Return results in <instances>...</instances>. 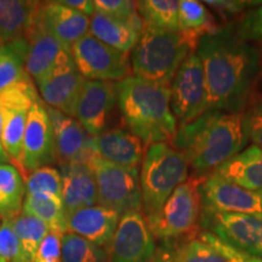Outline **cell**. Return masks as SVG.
Wrapping results in <instances>:
<instances>
[{
  "label": "cell",
  "mask_w": 262,
  "mask_h": 262,
  "mask_svg": "<svg viewBox=\"0 0 262 262\" xmlns=\"http://www.w3.org/2000/svg\"><path fill=\"white\" fill-rule=\"evenodd\" d=\"M178 0H142L136 9L145 27L164 32H180Z\"/></svg>",
  "instance_id": "29"
},
{
  "label": "cell",
  "mask_w": 262,
  "mask_h": 262,
  "mask_svg": "<svg viewBox=\"0 0 262 262\" xmlns=\"http://www.w3.org/2000/svg\"><path fill=\"white\" fill-rule=\"evenodd\" d=\"M95 155L106 162L139 169L143 159L142 141L125 129H111L93 137Z\"/></svg>",
  "instance_id": "21"
},
{
  "label": "cell",
  "mask_w": 262,
  "mask_h": 262,
  "mask_svg": "<svg viewBox=\"0 0 262 262\" xmlns=\"http://www.w3.org/2000/svg\"><path fill=\"white\" fill-rule=\"evenodd\" d=\"M228 181L251 189L262 191V149L250 146L215 170Z\"/></svg>",
  "instance_id": "24"
},
{
  "label": "cell",
  "mask_w": 262,
  "mask_h": 262,
  "mask_svg": "<svg viewBox=\"0 0 262 262\" xmlns=\"http://www.w3.org/2000/svg\"><path fill=\"white\" fill-rule=\"evenodd\" d=\"M95 11L119 21L125 22L141 35L145 24L136 9V2L129 0H94Z\"/></svg>",
  "instance_id": "33"
},
{
  "label": "cell",
  "mask_w": 262,
  "mask_h": 262,
  "mask_svg": "<svg viewBox=\"0 0 262 262\" xmlns=\"http://www.w3.org/2000/svg\"><path fill=\"white\" fill-rule=\"evenodd\" d=\"M54 131L56 162L60 165L68 163H89L95 155L93 136L75 118L68 117L47 104Z\"/></svg>",
  "instance_id": "17"
},
{
  "label": "cell",
  "mask_w": 262,
  "mask_h": 262,
  "mask_svg": "<svg viewBox=\"0 0 262 262\" xmlns=\"http://www.w3.org/2000/svg\"><path fill=\"white\" fill-rule=\"evenodd\" d=\"M26 182L12 164L0 163V217L11 220L22 212Z\"/></svg>",
  "instance_id": "27"
},
{
  "label": "cell",
  "mask_w": 262,
  "mask_h": 262,
  "mask_svg": "<svg viewBox=\"0 0 262 262\" xmlns=\"http://www.w3.org/2000/svg\"><path fill=\"white\" fill-rule=\"evenodd\" d=\"M205 5L211 6L220 14L222 17H231L245 11L247 9H253L261 5L262 2H247V0H209Z\"/></svg>",
  "instance_id": "41"
},
{
  "label": "cell",
  "mask_w": 262,
  "mask_h": 262,
  "mask_svg": "<svg viewBox=\"0 0 262 262\" xmlns=\"http://www.w3.org/2000/svg\"><path fill=\"white\" fill-rule=\"evenodd\" d=\"M199 239L214 248L216 251H219L222 256H225L231 262H262V258L250 256V255L245 254L243 251L226 244L225 242H222L221 239L215 237V235L210 233V232L204 231L203 233H201V235H199Z\"/></svg>",
  "instance_id": "39"
},
{
  "label": "cell",
  "mask_w": 262,
  "mask_h": 262,
  "mask_svg": "<svg viewBox=\"0 0 262 262\" xmlns=\"http://www.w3.org/2000/svg\"><path fill=\"white\" fill-rule=\"evenodd\" d=\"M97 185V204L116 211L142 212L139 169H129L94 157L89 162Z\"/></svg>",
  "instance_id": "7"
},
{
  "label": "cell",
  "mask_w": 262,
  "mask_h": 262,
  "mask_svg": "<svg viewBox=\"0 0 262 262\" xmlns=\"http://www.w3.org/2000/svg\"><path fill=\"white\" fill-rule=\"evenodd\" d=\"M40 6L32 0H0V45L25 38Z\"/></svg>",
  "instance_id": "23"
},
{
  "label": "cell",
  "mask_w": 262,
  "mask_h": 262,
  "mask_svg": "<svg viewBox=\"0 0 262 262\" xmlns=\"http://www.w3.org/2000/svg\"><path fill=\"white\" fill-rule=\"evenodd\" d=\"M28 45L25 38L0 45V93L31 78L26 71Z\"/></svg>",
  "instance_id": "28"
},
{
  "label": "cell",
  "mask_w": 262,
  "mask_h": 262,
  "mask_svg": "<svg viewBox=\"0 0 262 262\" xmlns=\"http://www.w3.org/2000/svg\"><path fill=\"white\" fill-rule=\"evenodd\" d=\"M61 239V234L50 232L41 242L33 262H62Z\"/></svg>",
  "instance_id": "40"
},
{
  "label": "cell",
  "mask_w": 262,
  "mask_h": 262,
  "mask_svg": "<svg viewBox=\"0 0 262 262\" xmlns=\"http://www.w3.org/2000/svg\"><path fill=\"white\" fill-rule=\"evenodd\" d=\"M9 221L19 239L26 257L29 262H33L41 242L50 233V228L39 219L24 212Z\"/></svg>",
  "instance_id": "31"
},
{
  "label": "cell",
  "mask_w": 262,
  "mask_h": 262,
  "mask_svg": "<svg viewBox=\"0 0 262 262\" xmlns=\"http://www.w3.org/2000/svg\"><path fill=\"white\" fill-rule=\"evenodd\" d=\"M247 141L243 114L210 110L193 122L180 125L172 143L196 176H208L241 153Z\"/></svg>",
  "instance_id": "2"
},
{
  "label": "cell",
  "mask_w": 262,
  "mask_h": 262,
  "mask_svg": "<svg viewBox=\"0 0 262 262\" xmlns=\"http://www.w3.org/2000/svg\"><path fill=\"white\" fill-rule=\"evenodd\" d=\"M156 242L145 215L141 211L120 216L108 248L110 262H148L156 251Z\"/></svg>",
  "instance_id": "14"
},
{
  "label": "cell",
  "mask_w": 262,
  "mask_h": 262,
  "mask_svg": "<svg viewBox=\"0 0 262 262\" xmlns=\"http://www.w3.org/2000/svg\"><path fill=\"white\" fill-rule=\"evenodd\" d=\"M196 45L198 40L182 32L145 27L130 52L131 71L135 77L170 86L180 66Z\"/></svg>",
  "instance_id": "4"
},
{
  "label": "cell",
  "mask_w": 262,
  "mask_h": 262,
  "mask_svg": "<svg viewBox=\"0 0 262 262\" xmlns=\"http://www.w3.org/2000/svg\"><path fill=\"white\" fill-rule=\"evenodd\" d=\"M0 262H8V261L4 260V258H3V257H0Z\"/></svg>",
  "instance_id": "46"
},
{
  "label": "cell",
  "mask_w": 262,
  "mask_h": 262,
  "mask_svg": "<svg viewBox=\"0 0 262 262\" xmlns=\"http://www.w3.org/2000/svg\"><path fill=\"white\" fill-rule=\"evenodd\" d=\"M85 80L86 79L78 72L71 55L37 85L42 102L66 116L75 118Z\"/></svg>",
  "instance_id": "15"
},
{
  "label": "cell",
  "mask_w": 262,
  "mask_h": 262,
  "mask_svg": "<svg viewBox=\"0 0 262 262\" xmlns=\"http://www.w3.org/2000/svg\"><path fill=\"white\" fill-rule=\"evenodd\" d=\"M202 212H227L262 217V191H251L228 181L215 171L199 185Z\"/></svg>",
  "instance_id": "11"
},
{
  "label": "cell",
  "mask_w": 262,
  "mask_h": 262,
  "mask_svg": "<svg viewBox=\"0 0 262 262\" xmlns=\"http://www.w3.org/2000/svg\"><path fill=\"white\" fill-rule=\"evenodd\" d=\"M178 262H231L199 238H189L175 247Z\"/></svg>",
  "instance_id": "35"
},
{
  "label": "cell",
  "mask_w": 262,
  "mask_h": 262,
  "mask_svg": "<svg viewBox=\"0 0 262 262\" xmlns=\"http://www.w3.org/2000/svg\"><path fill=\"white\" fill-rule=\"evenodd\" d=\"M171 111L180 125L193 122L209 111L204 68L196 51L180 66L170 85Z\"/></svg>",
  "instance_id": "9"
},
{
  "label": "cell",
  "mask_w": 262,
  "mask_h": 262,
  "mask_svg": "<svg viewBox=\"0 0 262 262\" xmlns=\"http://www.w3.org/2000/svg\"><path fill=\"white\" fill-rule=\"evenodd\" d=\"M0 163L10 164V159L8 155H6L4 146H3V118L2 112H0Z\"/></svg>",
  "instance_id": "44"
},
{
  "label": "cell",
  "mask_w": 262,
  "mask_h": 262,
  "mask_svg": "<svg viewBox=\"0 0 262 262\" xmlns=\"http://www.w3.org/2000/svg\"><path fill=\"white\" fill-rule=\"evenodd\" d=\"M117 104V83L101 80H85L75 119L90 136H97L106 127Z\"/></svg>",
  "instance_id": "16"
},
{
  "label": "cell",
  "mask_w": 262,
  "mask_h": 262,
  "mask_svg": "<svg viewBox=\"0 0 262 262\" xmlns=\"http://www.w3.org/2000/svg\"><path fill=\"white\" fill-rule=\"evenodd\" d=\"M22 212L34 216L48 225L50 232L63 235L67 232L66 211L62 198L52 194H26Z\"/></svg>",
  "instance_id": "26"
},
{
  "label": "cell",
  "mask_w": 262,
  "mask_h": 262,
  "mask_svg": "<svg viewBox=\"0 0 262 262\" xmlns=\"http://www.w3.org/2000/svg\"><path fill=\"white\" fill-rule=\"evenodd\" d=\"M38 93L31 78L18 81L0 93L3 118V146L10 162L21 172L22 142L29 111L37 102Z\"/></svg>",
  "instance_id": "8"
},
{
  "label": "cell",
  "mask_w": 262,
  "mask_h": 262,
  "mask_svg": "<svg viewBox=\"0 0 262 262\" xmlns=\"http://www.w3.org/2000/svg\"><path fill=\"white\" fill-rule=\"evenodd\" d=\"M75 67L86 80L120 81L130 77L131 64L127 54L98 40L90 33L71 49Z\"/></svg>",
  "instance_id": "10"
},
{
  "label": "cell",
  "mask_w": 262,
  "mask_h": 262,
  "mask_svg": "<svg viewBox=\"0 0 262 262\" xmlns=\"http://www.w3.org/2000/svg\"><path fill=\"white\" fill-rule=\"evenodd\" d=\"M60 172L66 215L97 204L96 179L89 163L62 164Z\"/></svg>",
  "instance_id": "20"
},
{
  "label": "cell",
  "mask_w": 262,
  "mask_h": 262,
  "mask_svg": "<svg viewBox=\"0 0 262 262\" xmlns=\"http://www.w3.org/2000/svg\"><path fill=\"white\" fill-rule=\"evenodd\" d=\"M204 68L209 111L241 113L258 70V54L235 26L203 35L195 49Z\"/></svg>",
  "instance_id": "1"
},
{
  "label": "cell",
  "mask_w": 262,
  "mask_h": 262,
  "mask_svg": "<svg viewBox=\"0 0 262 262\" xmlns=\"http://www.w3.org/2000/svg\"><path fill=\"white\" fill-rule=\"evenodd\" d=\"M25 39L28 45L26 71L35 84L44 79L58 63L71 56L42 24L40 10Z\"/></svg>",
  "instance_id": "18"
},
{
  "label": "cell",
  "mask_w": 262,
  "mask_h": 262,
  "mask_svg": "<svg viewBox=\"0 0 262 262\" xmlns=\"http://www.w3.org/2000/svg\"><path fill=\"white\" fill-rule=\"evenodd\" d=\"M89 33L108 47L129 54L139 41L140 34L125 22L95 12L90 17Z\"/></svg>",
  "instance_id": "25"
},
{
  "label": "cell",
  "mask_w": 262,
  "mask_h": 262,
  "mask_svg": "<svg viewBox=\"0 0 262 262\" xmlns=\"http://www.w3.org/2000/svg\"><path fill=\"white\" fill-rule=\"evenodd\" d=\"M26 194L44 193L62 198V178L60 170L44 166L31 172L26 179Z\"/></svg>",
  "instance_id": "34"
},
{
  "label": "cell",
  "mask_w": 262,
  "mask_h": 262,
  "mask_svg": "<svg viewBox=\"0 0 262 262\" xmlns=\"http://www.w3.org/2000/svg\"><path fill=\"white\" fill-rule=\"evenodd\" d=\"M119 220L120 215L118 212L98 204L66 215L67 232L80 235L107 250Z\"/></svg>",
  "instance_id": "19"
},
{
  "label": "cell",
  "mask_w": 262,
  "mask_h": 262,
  "mask_svg": "<svg viewBox=\"0 0 262 262\" xmlns=\"http://www.w3.org/2000/svg\"><path fill=\"white\" fill-rule=\"evenodd\" d=\"M201 225L225 242L250 256L262 258V217L227 212H202Z\"/></svg>",
  "instance_id": "12"
},
{
  "label": "cell",
  "mask_w": 262,
  "mask_h": 262,
  "mask_svg": "<svg viewBox=\"0 0 262 262\" xmlns=\"http://www.w3.org/2000/svg\"><path fill=\"white\" fill-rule=\"evenodd\" d=\"M58 3L88 16V17H91L96 12L95 11L94 0L93 2L91 0H58Z\"/></svg>",
  "instance_id": "43"
},
{
  "label": "cell",
  "mask_w": 262,
  "mask_h": 262,
  "mask_svg": "<svg viewBox=\"0 0 262 262\" xmlns=\"http://www.w3.org/2000/svg\"><path fill=\"white\" fill-rule=\"evenodd\" d=\"M148 262H178L175 245H172L170 242H164V244L156 248L155 254L152 255Z\"/></svg>",
  "instance_id": "42"
},
{
  "label": "cell",
  "mask_w": 262,
  "mask_h": 262,
  "mask_svg": "<svg viewBox=\"0 0 262 262\" xmlns=\"http://www.w3.org/2000/svg\"><path fill=\"white\" fill-rule=\"evenodd\" d=\"M242 114L245 136L262 149V100L254 102Z\"/></svg>",
  "instance_id": "37"
},
{
  "label": "cell",
  "mask_w": 262,
  "mask_h": 262,
  "mask_svg": "<svg viewBox=\"0 0 262 262\" xmlns=\"http://www.w3.org/2000/svg\"><path fill=\"white\" fill-rule=\"evenodd\" d=\"M61 255L62 262H110L107 249L71 232L62 235Z\"/></svg>",
  "instance_id": "32"
},
{
  "label": "cell",
  "mask_w": 262,
  "mask_h": 262,
  "mask_svg": "<svg viewBox=\"0 0 262 262\" xmlns=\"http://www.w3.org/2000/svg\"><path fill=\"white\" fill-rule=\"evenodd\" d=\"M235 29L244 40L262 41V4L248 11Z\"/></svg>",
  "instance_id": "38"
},
{
  "label": "cell",
  "mask_w": 262,
  "mask_h": 262,
  "mask_svg": "<svg viewBox=\"0 0 262 262\" xmlns=\"http://www.w3.org/2000/svg\"><path fill=\"white\" fill-rule=\"evenodd\" d=\"M55 162L56 153L51 120L47 104L38 98L29 111L22 142V178L26 181L29 173L44 166H50V164Z\"/></svg>",
  "instance_id": "13"
},
{
  "label": "cell",
  "mask_w": 262,
  "mask_h": 262,
  "mask_svg": "<svg viewBox=\"0 0 262 262\" xmlns=\"http://www.w3.org/2000/svg\"><path fill=\"white\" fill-rule=\"evenodd\" d=\"M201 180L189 179L169 196L160 210L145 216L153 238L163 242L193 238L202 217Z\"/></svg>",
  "instance_id": "6"
},
{
  "label": "cell",
  "mask_w": 262,
  "mask_h": 262,
  "mask_svg": "<svg viewBox=\"0 0 262 262\" xmlns=\"http://www.w3.org/2000/svg\"><path fill=\"white\" fill-rule=\"evenodd\" d=\"M14 262H29L28 260H17V261H14Z\"/></svg>",
  "instance_id": "45"
},
{
  "label": "cell",
  "mask_w": 262,
  "mask_h": 262,
  "mask_svg": "<svg viewBox=\"0 0 262 262\" xmlns=\"http://www.w3.org/2000/svg\"><path fill=\"white\" fill-rule=\"evenodd\" d=\"M188 162L168 142L147 147L140 170L142 214H155L165 204L172 192L188 180Z\"/></svg>",
  "instance_id": "5"
},
{
  "label": "cell",
  "mask_w": 262,
  "mask_h": 262,
  "mask_svg": "<svg viewBox=\"0 0 262 262\" xmlns=\"http://www.w3.org/2000/svg\"><path fill=\"white\" fill-rule=\"evenodd\" d=\"M40 17L45 27L70 54L75 42L89 33L90 17L58 2H41Z\"/></svg>",
  "instance_id": "22"
},
{
  "label": "cell",
  "mask_w": 262,
  "mask_h": 262,
  "mask_svg": "<svg viewBox=\"0 0 262 262\" xmlns=\"http://www.w3.org/2000/svg\"><path fill=\"white\" fill-rule=\"evenodd\" d=\"M179 29L199 41L203 35L214 33L217 28L212 25L208 9L201 2L181 0L179 5Z\"/></svg>",
  "instance_id": "30"
},
{
  "label": "cell",
  "mask_w": 262,
  "mask_h": 262,
  "mask_svg": "<svg viewBox=\"0 0 262 262\" xmlns=\"http://www.w3.org/2000/svg\"><path fill=\"white\" fill-rule=\"evenodd\" d=\"M170 86L130 75L117 83V104L130 133L146 145L172 141L178 120Z\"/></svg>",
  "instance_id": "3"
},
{
  "label": "cell",
  "mask_w": 262,
  "mask_h": 262,
  "mask_svg": "<svg viewBox=\"0 0 262 262\" xmlns=\"http://www.w3.org/2000/svg\"><path fill=\"white\" fill-rule=\"evenodd\" d=\"M0 257L8 262L27 260L19 239L12 229L9 220H3L0 225Z\"/></svg>",
  "instance_id": "36"
}]
</instances>
